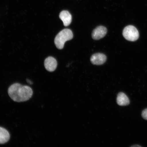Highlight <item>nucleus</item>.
<instances>
[{
	"instance_id": "5",
	"label": "nucleus",
	"mask_w": 147,
	"mask_h": 147,
	"mask_svg": "<svg viewBox=\"0 0 147 147\" xmlns=\"http://www.w3.org/2000/svg\"><path fill=\"white\" fill-rule=\"evenodd\" d=\"M57 63L56 59L51 57L46 59L45 61V66L46 69L52 72L56 69Z\"/></svg>"
},
{
	"instance_id": "6",
	"label": "nucleus",
	"mask_w": 147,
	"mask_h": 147,
	"mask_svg": "<svg viewBox=\"0 0 147 147\" xmlns=\"http://www.w3.org/2000/svg\"><path fill=\"white\" fill-rule=\"evenodd\" d=\"M106 57L102 53H96L94 54L91 58L92 63L94 65H100L103 64L106 61Z\"/></svg>"
},
{
	"instance_id": "8",
	"label": "nucleus",
	"mask_w": 147,
	"mask_h": 147,
	"mask_svg": "<svg viewBox=\"0 0 147 147\" xmlns=\"http://www.w3.org/2000/svg\"><path fill=\"white\" fill-rule=\"evenodd\" d=\"M117 103L120 106H126L130 104V100L128 97L125 93H119L117 97Z\"/></svg>"
},
{
	"instance_id": "1",
	"label": "nucleus",
	"mask_w": 147,
	"mask_h": 147,
	"mask_svg": "<svg viewBox=\"0 0 147 147\" xmlns=\"http://www.w3.org/2000/svg\"><path fill=\"white\" fill-rule=\"evenodd\" d=\"M8 93L10 98L15 102H21L29 100L32 96L33 91L28 86L15 83L9 87Z\"/></svg>"
},
{
	"instance_id": "3",
	"label": "nucleus",
	"mask_w": 147,
	"mask_h": 147,
	"mask_svg": "<svg viewBox=\"0 0 147 147\" xmlns=\"http://www.w3.org/2000/svg\"><path fill=\"white\" fill-rule=\"evenodd\" d=\"M123 35L126 40L130 41H136L139 38L138 31L132 25H129L125 27L123 30Z\"/></svg>"
},
{
	"instance_id": "12",
	"label": "nucleus",
	"mask_w": 147,
	"mask_h": 147,
	"mask_svg": "<svg viewBox=\"0 0 147 147\" xmlns=\"http://www.w3.org/2000/svg\"><path fill=\"white\" fill-rule=\"evenodd\" d=\"M131 147H141V146H139L138 145H134V146H131Z\"/></svg>"
},
{
	"instance_id": "7",
	"label": "nucleus",
	"mask_w": 147,
	"mask_h": 147,
	"mask_svg": "<svg viewBox=\"0 0 147 147\" xmlns=\"http://www.w3.org/2000/svg\"><path fill=\"white\" fill-rule=\"evenodd\" d=\"M59 18L63 22L64 26H67L70 24L72 18L71 14L68 11H62L60 13Z\"/></svg>"
},
{
	"instance_id": "11",
	"label": "nucleus",
	"mask_w": 147,
	"mask_h": 147,
	"mask_svg": "<svg viewBox=\"0 0 147 147\" xmlns=\"http://www.w3.org/2000/svg\"><path fill=\"white\" fill-rule=\"evenodd\" d=\"M26 80H27V82H28L29 84H32V81H31L30 80H29L28 79H27Z\"/></svg>"
},
{
	"instance_id": "9",
	"label": "nucleus",
	"mask_w": 147,
	"mask_h": 147,
	"mask_svg": "<svg viewBox=\"0 0 147 147\" xmlns=\"http://www.w3.org/2000/svg\"><path fill=\"white\" fill-rule=\"evenodd\" d=\"M10 138L8 131L4 128L0 127V144L7 143Z\"/></svg>"
},
{
	"instance_id": "4",
	"label": "nucleus",
	"mask_w": 147,
	"mask_h": 147,
	"mask_svg": "<svg viewBox=\"0 0 147 147\" xmlns=\"http://www.w3.org/2000/svg\"><path fill=\"white\" fill-rule=\"evenodd\" d=\"M107 33V29L103 26L97 27L92 33V37L95 40H98L103 38Z\"/></svg>"
},
{
	"instance_id": "2",
	"label": "nucleus",
	"mask_w": 147,
	"mask_h": 147,
	"mask_svg": "<svg viewBox=\"0 0 147 147\" xmlns=\"http://www.w3.org/2000/svg\"><path fill=\"white\" fill-rule=\"evenodd\" d=\"M73 34L70 29H65L61 31L57 35L55 39V43L59 49L63 48L65 42L72 39Z\"/></svg>"
},
{
	"instance_id": "10",
	"label": "nucleus",
	"mask_w": 147,
	"mask_h": 147,
	"mask_svg": "<svg viewBox=\"0 0 147 147\" xmlns=\"http://www.w3.org/2000/svg\"><path fill=\"white\" fill-rule=\"evenodd\" d=\"M142 116L143 119L147 120V108L142 111Z\"/></svg>"
}]
</instances>
